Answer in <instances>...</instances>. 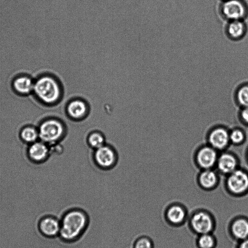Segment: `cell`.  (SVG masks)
Masks as SVG:
<instances>
[{
  "instance_id": "8992f818",
  "label": "cell",
  "mask_w": 248,
  "mask_h": 248,
  "mask_svg": "<svg viewBox=\"0 0 248 248\" xmlns=\"http://www.w3.org/2000/svg\"><path fill=\"white\" fill-rule=\"evenodd\" d=\"M189 214L188 209L184 204L180 202H173L165 208L163 217L170 226L179 228L186 223Z\"/></svg>"
},
{
  "instance_id": "9a60e30c",
  "label": "cell",
  "mask_w": 248,
  "mask_h": 248,
  "mask_svg": "<svg viewBox=\"0 0 248 248\" xmlns=\"http://www.w3.org/2000/svg\"><path fill=\"white\" fill-rule=\"evenodd\" d=\"M219 175L215 169L200 170L196 178L197 185L204 191L214 190L219 184Z\"/></svg>"
},
{
  "instance_id": "52a82bcc",
  "label": "cell",
  "mask_w": 248,
  "mask_h": 248,
  "mask_svg": "<svg viewBox=\"0 0 248 248\" xmlns=\"http://www.w3.org/2000/svg\"><path fill=\"white\" fill-rule=\"evenodd\" d=\"M219 153L207 143L201 145L194 153L195 165L200 170L215 169Z\"/></svg>"
},
{
  "instance_id": "4fadbf2b",
  "label": "cell",
  "mask_w": 248,
  "mask_h": 248,
  "mask_svg": "<svg viewBox=\"0 0 248 248\" xmlns=\"http://www.w3.org/2000/svg\"><path fill=\"white\" fill-rule=\"evenodd\" d=\"M38 228L40 233L44 237L51 238L59 236L60 229V219L58 217L46 214L39 220Z\"/></svg>"
},
{
  "instance_id": "4316f807",
  "label": "cell",
  "mask_w": 248,
  "mask_h": 248,
  "mask_svg": "<svg viewBox=\"0 0 248 248\" xmlns=\"http://www.w3.org/2000/svg\"><path fill=\"white\" fill-rule=\"evenodd\" d=\"M245 159L247 164L248 166V146L246 149L245 152Z\"/></svg>"
},
{
  "instance_id": "d4e9b609",
  "label": "cell",
  "mask_w": 248,
  "mask_h": 248,
  "mask_svg": "<svg viewBox=\"0 0 248 248\" xmlns=\"http://www.w3.org/2000/svg\"><path fill=\"white\" fill-rule=\"evenodd\" d=\"M237 116L241 124L248 127V107L239 108Z\"/></svg>"
},
{
  "instance_id": "7402d4cb",
  "label": "cell",
  "mask_w": 248,
  "mask_h": 248,
  "mask_svg": "<svg viewBox=\"0 0 248 248\" xmlns=\"http://www.w3.org/2000/svg\"><path fill=\"white\" fill-rule=\"evenodd\" d=\"M234 98L239 108L248 107V83H244L237 88Z\"/></svg>"
},
{
  "instance_id": "ba28073f",
  "label": "cell",
  "mask_w": 248,
  "mask_h": 248,
  "mask_svg": "<svg viewBox=\"0 0 248 248\" xmlns=\"http://www.w3.org/2000/svg\"><path fill=\"white\" fill-rule=\"evenodd\" d=\"M230 129L222 124L210 128L206 134V143L219 152L227 150L231 145Z\"/></svg>"
},
{
  "instance_id": "83f0119b",
  "label": "cell",
  "mask_w": 248,
  "mask_h": 248,
  "mask_svg": "<svg viewBox=\"0 0 248 248\" xmlns=\"http://www.w3.org/2000/svg\"></svg>"
},
{
  "instance_id": "5bb4252c",
  "label": "cell",
  "mask_w": 248,
  "mask_h": 248,
  "mask_svg": "<svg viewBox=\"0 0 248 248\" xmlns=\"http://www.w3.org/2000/svg\"><path fill=\"white\" fill-rule=\"evenodd\" d=\"M50 153V146L40 140L28 145L26 152L28 159L35 164L46 161Z\"/></svg>"
},
{
  "instance_id": "8fae6325",
  "label": "cell",
  "mask_w": 248,
  "mask_h": 248,
  "mask_svg": "<svg viewBox=\"0 0 248 248\" xmlns=\"http://www.w3.org/2000/svg\"><path fill=\"white\" fill-rule=\"evenodd\" d=\"M227 231L231 238L237 242L248 238V218L236 216L229 221Z\"/></svg>"
},
{
  "instance_id": "603a6c76",
  "label": "cell",
  "mask_w": 248,
  "mask_h": 248,
  "mask_svg": "<svg viewBox=\"0 0 248 248\" xmlns=\"http://www.w3.org/2000/svg\"><path fill=\"white\" fill-rule=\"evenodd\" d=\"M87 140L88 145L94 150L105 145L106 141L104 135L98 131L91 132L88 136Z\"/></svg>"
},
{
  "instance_id": "3957f363",
  "label": "cell",
  "mask_w": 248,
  "mask_h": 248,
  "mask_svg": "<svg viewBox=\"0 0 248 248\" xmlns=\"http://www.w3.org/2000/svg\"><path fill=\"white\" fill-rule=\"evenodd\" d=\"M186 223L190 231L196 235L214 232L217 227L215 216L205 208H198L189 213Z\"/></svg>"
},
{
  "instance_id": "7c38bea8",
  "label": "cell",
  "mask_w": 248,
  "mask_h": 248,
  "mask_svg": "<svg viewBox=\"0 0 248 248\" xmlns=\"http://www.w3.org/2000/svg\"><path fill=\"white\" fill-rule=\"evenodd\" d=\"M93 159L99 168L102 169H109L116 164L117 155L112 147L105 144L94 150Z\"/></svg>"
},
{
  "instance_id": "d6986e66",
  "label": "cell",
  "mask_w": 248,
  "mask_h": 248,
  "mask_svg": "<svg viewBox=\"0 0 248 248\" xmlns=\"http://www.w3.org/2000/svg\"><path fill=\"white\" fill-rule=\"evenodd\" d=\"M19 136L21 140L28 145L39 140L37 127L31 124L23 126L19 130Z\"/></svg>"
},
{
  "instance_id": "ffe728a7",
  "label": "cell",
  "mask_w": 248,
  "mask_h": 248,
  "mask_svg": "<svg viewBox=\"0 0 248 248\" xmlns=\"http://www.w3.org/2000/svg\"><path fill=\"white\" fill-rule=\"evenodd\" d=\"M195 244L197 248H216L217 240L214 232L196 235Z\"/></svg>"
},
{
  "instance_id": "cb8c5ba5",
  "label": "cell",
  "mask_w": 248,
  "mask_h": 248,
  "mask_svg": "<svg viewBox=\"0 0 248 248\" xmlns=\"http://www.w3.org/2000/svg\"><path fill=\"white\" fill-rule=\"evenodd\" d=\"M133 248H155V240L149 235H141L135 240Z\"/></svg>"
},
{
  "instance_id": "7a4b0ae2",
  "label": "cell",
  "mask_w": 248,
  "mask_h": 248,
  "mask_svg": "<svg viewBox=\"0 0 248 248\" xmlns=\"http://www.w3.org/2000/svg\"><path fill=\"white\" fill-rule=\"evenodd\" d=\"M59 236L66 242L78 240L85 232L89 224V217L83 209L74 207L67 210L60 219Z\"/></svg>"
},
{
  "instance_id": "2e32d148",
  "label": "cell",
  "mask_w": 248,
  "mask_h": 248,
  "mask_svg": "<svg viewBox=\"0 0 248 248\" xmlns=\"http://www.w3.org/2000/svg\"><path fill=\"white\" fill-rule=\"evenodd\" d=\"M34 79L26 74H21L15 76L11 82V87L14 92L18 95L25 96L32 93Z\"/></svg>"
},
{
  "instance_id": "e0dca14e",
  "label": "cell",
  "mask_w": 248,
  "mask_h": 248,
  "mask_svg": "<svg viewBox=\"0 0 248 248\" xmlns=\"http://www.w3.org/2000/svg\"><path fill=\"white\" fill-rule=\"evenodd\" d=\"M89 107L86 102L81 98L71 99L66 106V112L72 120L79 121L86 117L89 113Z\"/></svg>"
},
{
  "instance_id": "277c9868",
  "label": "cell",
  "mask_w": 248,
  "mask_h": 248,
  "mask_svg": "<svg viewBox=\"0 0 248 248\" xmlns=\"http://www.w3.org/2000/svg\"><path fill=\"white\" fill-rule=\"evenodd\" d=\"M39 140L50 146L60 141L66 133V127L62 122L55 117L43 119L37 126Z\"/></svg>"
},
{
  "instance_id": "6da1fadb",
  "label": "cell",
  "mask_w": 248,
  "mask_h": 248,
  "mask_svg": "<svg viewBox=\"0 0 248 248\" xmlns=\"http://www.w3.org/2000/svg\"><path fill=\"white\" fill-rule=\"evenodd\" d=\"M61 81L53 74L44 73L34 79L32 93L35 99L46 106L59 103L63 96Z\"/></svg>"
},
{
  "instance_id": "484cf974",
  "label": "cell",
  "mask_w": 248,
  "mask_h": 248,
  "mask_svg": "<svg viewBox=\"0 0 248 248\" xmlns=\"http://www.w3.org/2000/svg\"><path fill=\"white\" fill-rule=\"evenodd\" d=\"M234 248H248V238L237 242Z\"/></svg>"
},
{
  "instance_id": "5b68a950",
  "label": "cell",
  "mask_w": 248,
  "mask_h": 248,
  "mask_svg": "<svg viewBox=\"0 0 248 248\" xmlns=\"http://www.w3.org/2000/svg\"><path fill=\"white\" fill-rule=\"evenodd\" d=\"M226 192L233 197H241L248 194V170L240 167L225 176Z\"/></svg>"
},
{
  "instance_id": "30bf717a",
  "label": "cell",
  "mask_w": 248,
  "mask_h": 248,
  "mask_svg": "<svg viewBox=\"0 0 248 248\" xmlns=\"http://www.w3.org/2000/svg\"><path fill=\"white\" fill-rule=\"evenodd\" d=\"M240 166V160L236 154L225 150L219 152L215 169L224 176L232 173Z\"/></svg>"
},
{
  "instance_id": "9c48e42d",
  "label": "cell",
  "mask_w": 248,
  "mask_h": 248,
  "mask_svg": "<svg viewBox=\"0 0 248 248\" xmlns=\"http://www.w3.org/2000/svg\"><path fill=\"white\" fill-rule=\"evenodd\" d=\"M221 12L229 21L244 20L248 16V7L241 0H226L221 6Z\"/></svg>"
},
{
  "instance_id": "ac0fdd59",
  "label": "cell",
  "mask_w": 248,
  "mask_h": 248,
  "mask_svg": "<svg viewBox=\"0 0 248 248\" xmlns=\"http://www.w3.org/2000/svg\"><path fill=\"white\" fill-rule=\"evenodd\" d=\"M247 31V26L244 20L230 21L226 26V33L228 37L234 40L243 38Z\"/></svg>"
},
{
  "instance_id": "44dd1931",
  "label": "cell",
  "mask_w": 248,
  "mask_h": 248,
  "mask_svg": "<svg viewBox=\"0 0 248 248\" xmlns=\"http://www.w3.org/2000/svg\"><path fill=\"white\" fill-rule=\"evenodd\" d=\"M229 137L231 145L240 146L246 142L248 135L242 127H234L230 129Z\"/></svg>"
}]
</instances>
